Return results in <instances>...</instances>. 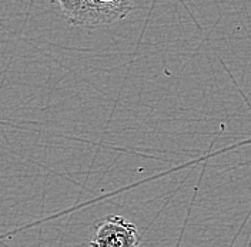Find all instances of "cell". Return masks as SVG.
Here are the masks:
<instances>
[{
	"mask_svg": "<svg viewBox=\"0 0 251 247\" xmlns=\"http://www.w3.org/2000/svg\"><path fill=\"white\" fill-rule=\"evenodd\" d=\"M63 15L72 26L104 27L123 20L133 10V0L103 3L100 0H57Z\"/></svg>",
	"mask_w": 251,
	"mask_h": 247,
	"instance_id": "1",
	"label": "cell"
},
{
	"mask_svg": "<svg viewBox=\"0 0 251 247\" xmlns=\"http://www.w3.org/2000/svg\"><path fill=\"white\" fill-rule=\"evenodd\" d=\"M141 236L136 224L123 216L104 217L94 226L90 237V247H137Z\"/></svg>",
	"mask_w": 251,
	"mask_h": 247,
	"instance_id": "2",
	"label": "cell"
},
{
	"mask_svg": "<svg viewBox=\"0 0 251 247\" xmlns=\"http://www.w3.org/2000/svg\"><path fill=\"white\" fill-rule=\"evenodd\" d=\"M103 3H117V1H123V0H100Z\"/></svg>",
	"mask_w": 251,
	"mask_h": 247,
	"instance_id": "3",
	"label": "cell"
}]
</instances>
